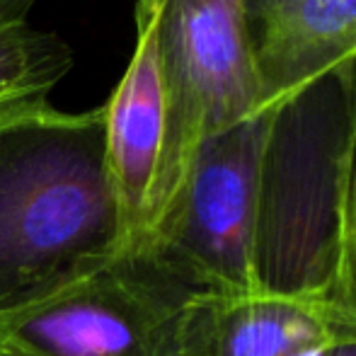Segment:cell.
Masks as SVG:
<instances>
[{"instance_id": "1", "label": "cell", "mask_w": 356, "mask_h": 356, "mask_svg": "<svg viewBox=\"0 0 356 356\" xmlns=\"http://www.w3.org/2000/svg\"><path fill=\"white\" fill-rule=\"evenodd\" d=\"M122 250L104 104L0 117V320L78 282Z\"/></svg>"}, {"instance_id": "2", "label": "cell", "mask_w": 356, "mask_h": 356, "mask_svg": "<svg viewBox=\"0 0 356 356\" xmlns=\"http://www.w3.org/2000/svg\"><path fill=\"white\" fill-rule=\"evenodd\" d=\"M356 61L274 107L262 155L254 269L262 293L356 305Z\"/></svg>"}, {"instance_id": "3", "label": "cell", "mask_w": 356, "mask_h": 356, "mask_svg": "<svg viewBox=\"0 0 356 356\" xmlns=\"http://www.w3.org/2000/svg\"><path fill=\"white\" fill-rule=\"evenodd\" d=\"M220 296L153 250L114 257L0 320L8 356H207Z\"/></svg>"}, {"instance_id": "4", "label": "cell", "mask_w": 356, "mask_h": 356, "mask_svg": "<svg viewBox=\"0 0 356 356\" xmlns=\"http://www.w3.org/2000/svg\"><path fill=\"white\" fill-rule=\"evenodd\" d=\"M134 5L153 19L168 104L160 223L182 189L199 145L267 107L250 51L243 0H136Z\"/></svg>"}, {"instance_id": "5", "label": "cell", "mask_w": 356, "mask_h": 356, "mask_svg": "<svg viewBox=\"0 0 356 356\" xmlns=\"http://www.w3.org/2000/svg\"><path fill=\"white\" fill-rule=\"evenodd\" d=\"M274 107L199 145L182 189L145 248L194 284L225 298L262 296L254 233L259 172Z\"/></svg>"}, {"instance_id": "6", "label": "cell", "mask_w": 356, "mask_h": 356, "mask_svg": "<svg viewBox=\"0 0 356 356\" xmlns=\"http://www.w3.org/2000/svg\"><path fill=\"white\" fill-rule=\"evenodd\" d=\"M136 44L112 97L104 102L107 168L122 216V250H145L163 207L168 104L153 19L134 5Z\"/></svg>"}, {"instance_id": "7", "label": "cell", "mask_w": 356, "mask_h": 356, "mask_svg": "<svg viewBox=\"0 0 356 356\" xmlns=\"http://www.w3.org/2000/svg\"><path fill=\"white\" fill-rule=\"evenodd\" d=\"M264 107L356 61V0H243Z\"/></svg>"}, {"instance_id": "8", "label": "cell", "mask_w": 356, "mask_h": 356, "mask_svg": "<svg viewBox=\"0 0 356 356\" xmlns=\"http://www.w3.org/2000/svg\"><path fill=\"white\" fill-rule=\"evenodd\" d=\"M356 339V305L282 296H220L207 356H293L320 342Z\"/></svg>"}, {"instance_id": "9", "label": "cell", "mask_w": 356, "mask_h": 356, "mask_svg": "<svg viewBox=\"0 0 356 356\" xmlns=\"http://www.w3.org/2000/svg\"><path fill=\"white\" fill-rule=\"evenodd\" d=\"M39 0H0V117L47 104L73 68V51L58 34L27 22Z\"/></svg>"}, {"instance_id": "10", "label": "cell", "mask_w": 356, "mask_h": 356, "mask_svg": "<svg viewBox=\"0 0 356 356\" xmlns=\"http://www.w3.org/2000/svg\"><path fill=\"white\" fill-rule=\"evenodd\" d=\"M330 356H356V339H349V342L337 344Z\"/></svg>"}, {"instance_id": "11", "label": "cell", "mask_w": 356, "mask_h": 356, "mask_svg": "<svg viewBox=\"0 0 356 356\" xmlns=\"http://www.w3.org/2000/svg\"><path fill=\"white\" fill-rule=\"evenodd\" d=\"M354 264H356V184H354Z\"/></svg>"}, {"instance_id": "12", "label": "cell", "mask_w": 356, "mask_h": 356, "mask_svg": "<svg viewBox=\"0 0 356 356\" xmlns=\"http://www.w3.org/2000/svg\"><path fill=\"white\" fill-rule=\"evenodd\" d=\"M0 356H8V354H5V352H0Z\"/></svg>"}]
</instances>
